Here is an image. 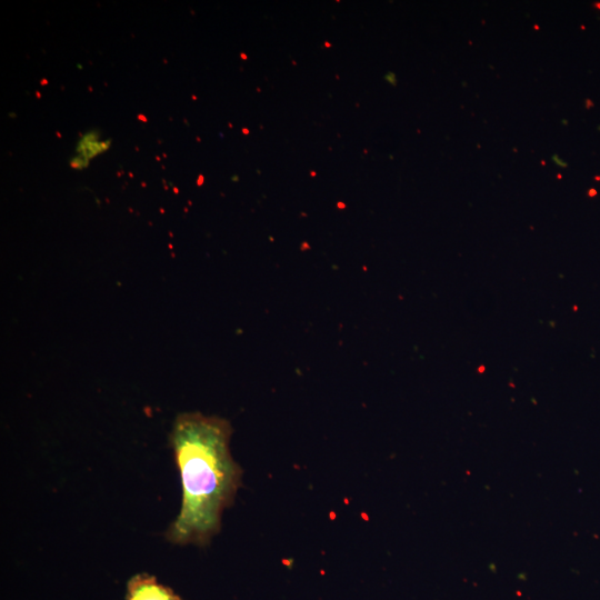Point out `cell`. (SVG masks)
Wrapping results in <instances>:
<instances>
[{
	"label": "cell",
	"mask_w": 600,
	"mask_h": 600,
	"mask_svg": "<svg viewBox=\"0 0 600 600\" xmlns=\"http://www.w3.org/2000/svg\"><path fill=\"white\" fill-rule=\"evenodd\" d=\"M138 118L141 119V121H147V118H144V117L141 116V114H139Z\"/></svg>",
	"instance_id": "cell-5"
},
{
	"label": "cell",
	"mask_w": 600,
	"mask_h": 600,
	"mask_svg": "<svg viewBox=\"0 0 600 600\" xmlns=\"http://www.w3.org/2000/svg\"><path fill=\"white\" fill-rule=\"evenodd\" d=\"M98 138L96 131L87 133L78 143L77 152L89 161L91 158L109 149L111 141H98Z\"/></svg>",
	"instance_id": "cell-3"
},
{
	"label": "cell",
	"mask_w": 600,
	"mask_h": 600,
	"mask_svg": "<svg viewBox=\"0 0 600 600\" xmlns=\"http://www.w3.org/2000/svg\"><path fill=\"white\" fill-rule=\"evenodd\" d=\"M554 162L560 167H567V163L563 162L560 158L558 159V156H553Z\"/></svg>",
	"instance_id": "cell-4"
},
{
	"label": "cell",
	"mask_w": 600,
	"mask_h": 600,
	"mask_svg": "<svg viewBox=\"0 0 600 600\" xmlns=\"http://www.w3.org/2000/svg\"><path fill=\"white\" fill-rule=\"evenodd\" d=\"M229 421L200 412L180 413L170 441L182 484L179 514L166 537L177 544L204 546L220 530L232 504L242 470L230 452Z\"/></svg>",
	"instance_id": "cell-1"
},
{
	"label": "cell",
	"mask_w": 600,
	"mask_h": 600,
	"mask_svg": "<svg viewBox=\"0 0 600 600\" xmlns=\"http://www.w3.org/2000/svg\"><path fill=\"white\" fill-rule=\"evenodd\" d=\"M127 600H181L170 588L149 574H137L128 581Z\"/></svg>",
	"instance_id": "cell-2"
}]
</instances>
